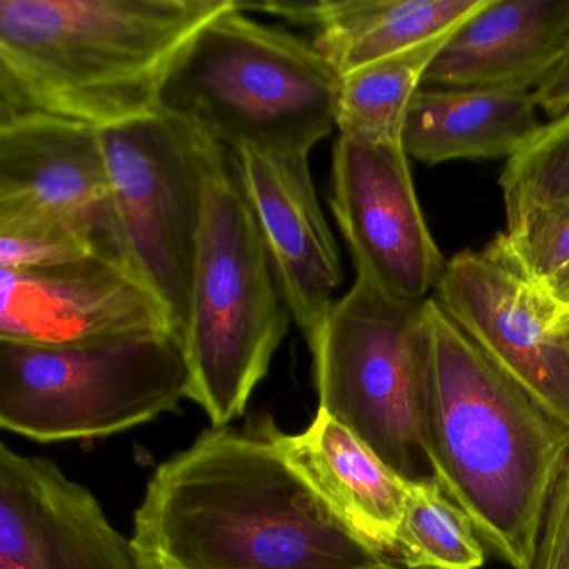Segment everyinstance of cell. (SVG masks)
<instances>
[{
    "instance_id": "6da1fadb",
    "label": "cell",
    "mask_w": 569,
    "mask_h": 569,
    "mask_svg": "<svg viewBox=\"0 0 569 569\" xmlns=\"http://www.w3.org/2000/svg\"><path fill=\"white\" fill-rule=\"evenodd\" d=\"M149 569H372L348 526L259 431L206 429L158 466L134 512Z\"/></svg>"
},
{
    "instance_id": "7a4b0ae2",
    "label": "cell",
    "mask_w": 569,
    "mask_h": 569,
    "mask_svg": "<svg viewBox=\"0 0 569 569\" xmlns=\"http://www.w3.org/2000/svg\"><path fill=\"white\" fill-rule=\"evenodd\" d=\"M426 455L432 479L482 545L531 569L549 496L569 456V426L546 411L426 299Z\"/></svg>"
},
{
    "instance_id": "3957f363",
    "label": "cell",
    "mask_w": 569,
    "mask_h": 569,
    "mask_svg": "<svg viewBox=\"0 0 569 569\" xmlns=\"http://www.w3.org/2000/svg\"><path fill=\"white\" fill-rule=\"evenodd\" d=\"M234 0H0V124L158 112L169 69Z\"/></svg>"
},
{
    "instance_id": "277c9868",
    "label": "cell",
    "mask_w": 569,
    "mask_h": 569,
    "mask_svg": "<svg viewBox=\"0 0 569 569\" xmlns=\"http://www.w3.org/2000/svg\"><path fill=\"white\" fill-rule=\"evenodd\" d=\"M339 84L312 41L256 21L234 0L182 49L158 112L229 151L309 156L335 131Z\"/></svg>"
},
{
    "instance_id": "5b68a950",
    "label": "cell",
    "mask_w": 569,
    "mask_h": 569,
    "mask_svg": "<svg viewBox=\"0 0 569 569\" xmlns=\"http://www.w3.org/2000/svg\"><path fill=\"white\" fill-rule=\"evenodd\" d=\"M291 319L231 151L209 139L201 229L179 339L188 398L204 409L212 428L244 415Z\"/></svg>"
},
{
    "instance_id": "8992f818",
    "label": "cell",
    "mask_w": 569,
    "mask_h": 569,
    "mask_svg": "<svg viewBox=\"0 0 569 569\" xmlns=\"http://www.w3.org/2000/svg\"><path fill=\"white\" fill-rule=\"evenodd\" d=\"M188 391L172 331L66 346L0 341V425L34 441L119 435L176 411Z\"/></svg>"
},
{
    "instance_id": "52a82bcc",
    "label": "cell",
    "mask_w": 569,
    "mask_h": 569,
    "mask_svg": "<svg viewBox=\"0 0 569 569\" xmlns=\"http://www.w3.org/2000/svg\"><path fill=\"white\" fill-rule=\"evenodd\" d=\"M306 341L318 409L406 481L432 479L425 438L426 301H399L356 278Z\"/></svg>"
},
{
    "instance_id": "ba28073f",
    "label": "cell",
    "mask_w": 569,
    "mask_h": 569,
    "mask_svg": "<svg viewBox=\"0 0 569 569\" xmlns=\"http://www.w3.org/2000/svg\"><path fill=\"white\" fill-rule=\"evenodd\" d=\"M126 261L181 335L204 206L209 139L161 112L101 129Z\"/></svg>"
},
{
    "instance_id": "9c48e42d",
    "label": "cell",
    "mask_w": 569,
    "mask_h": 569,
    "mask_svg": "<svg viewBox=\"0 0 569 569\" xmlns=\"http://www.w3.org/2000/svg\"><path fill=\"white\" fill-rule=\"evenodd\" d=\"M0 234L72 239L128 266L101 129L51 118L0 124Z\"/></svg>"
},
{
    "instance_id": "30bf717a",
    "label": "cell",
    "mask_w": 569,
    "mask_h": 569,
    "mask_svg": "<svg viewBox=\"0 0 569 569\" xmlns=\"http://www.w3.org/2000/svg\"><path fill=\"white\" fill-rule=\"evenodd\" d=\"M329 206L358 279L408 302L438 288L448 261L426 224L402 144L339 136Z\"/></svg>"
},
{
    "instance_id": "8fae6325",
    "label": "cell",
    "mask_w": 569,
    "mask_h": 569,
    "mask_svg": "<svg viewBox=\"0 0 569 569\" xmlns=\"http://www.w3.org/2000/svg\"><path fill=\"white\" fill-rule=\"evenodd\" d=\"M0 569H149L54 461L0 445Z\"/></svg>"
},
{
    "instance_id": "7c38bea8",
    "label": "cell",
    "mask_w": 569,
    "mask_h": 569,
    "mask_svg": "<svg viewBox=\"0 0 569 569\" xmlns=\"http://www.w3.org/2000/svg\"><path fill=\"white\" fill-rule=\"evenodd\" d=\"M0 286V341L66 346L131 332H176L154 292L131 268L104 256L2 269Z\"/></svg>"
},
{
    "instance_id": "4fadbf2b",
    "label": "cell",
    "mask_w": 569,
    "mask_h": 569,
    "mask_svg": "<svg viewBox=\"0 0 569 569\" xmlns=\"http://www.w3.org/2000/svg\"><path fill=\"white\" fill-rule=\"evenodd\" d=\"M436 292L482 355L569 426V341L549 329L532 286L485 251H462Z\"/></svg>"
},
{
    "instance_id": "5bb4252c",
    "label": "cell",
    "mask_w": 569,
    "mask_h": 569,
    "mask_svg": "<svg viewBox=\"0 0 569 569\" xmlns=\"http://www.w3.org/2000/svg\"><path fill=\"white\" fill-rule=\"evenodd\" d=\"M231 156L292 319L306 336L328 315L345 278L309 156L252 148L234 149Z\"/></svg>"
},
{
    "instance_id": "9a60e30c",
    "label": "cell",
    "mask_w": 569,
    "mask_h": 569,
    "mask_svg": "<svg viewBox=\"0 0 569 569\" xmlns=\"http://www.w3.org/2000/svg\"><path fill=\"white\" fill-rule=\"evenodd\" d=\"M258 431L352 535L382 555L396 551L408 481L351 429L318 409L311 425L298 435L279 431L272 421H262Z\"/></svg>"
},
{
    "instance_id": "2e32d148",
    "label": "cell",
    "mask_w": 569,
    "mask_h": 569,
    "mask_svg": "<svg viewBox=\"0 0 569 569\" xmlns=\"http://www.w3.org/2000/svg\"><path fill=\"white\" fill-rule=\"evenodd\" d=\"M569 44V0H486L449 36L425 82L535 91Z\"/></svg>"
},
{
    "instance_id": "e0dca14e",
    "label": "cell",
    "mask_w": 569,
    "mask_h": 569,
    "mask_svg": "<svg viewBox=\"0 0 569 569\" xmlns=\"http://www.w3.org/2000/svg\"><path fill=\"white\" fill-rule=\"evenodd\" d=\"M486 0H321L241 2L311 29L312 44L339 78L431 41L461 24Z\"/></svg>"
},
{
    "instance_id": "ac0fdd59",
    "label": "cell",
    "mask_w": 569,
    "mask_h": 569,
    "mask_svg": "<svg viewBox=\"0 0 569 569\" xmlns=\"http://www.w3.org/2000/svg\"><path fill=\"white\" fill-rule=\"evenodd\" d=\"M532 91L429 89L406 116L402 148L425 164L518 154L541 129Z\"/></svg>"
},
{
    "instance_id": "d6986e66",
    "label": "cell",
    "mask_w": 569,
    "mask_h": 569,
    "mask_svg": "<svg viewBox=\"0 0 569 569\" xmlns=\"http://www.w3.org/2000/svg\"><path fill=\"white\" fill-rule=\"evenodd\" d=\"M455 29L341 78L336 102L339 136L402 144L409 108Z\"/></svg>"
},
{
    "instance_id": "ffe728a7",
    "label": "cell",
    "mask_w": 569,
    "mask_h": 569,
    "mask_svg": "<svg viewBox=\"0 0 569 569\" xmlns=\"http://www.w3.org/2000/svg\"><path fill=\"white\" fill-rule=\"evenodd\" d=\"M395 552L409 569H481L486 561L485 545L471 519L435 479L408 481Z\"/></svg>"
},
{
    "instance_id": "44dd1931",
    "label": "cell",
    "mask_w": 569,
    "mask_h": 569,
    "mask_svg": "<svg viewBox=\"0 0 569 569\" xmlns=\"http://www.w3.org/2000/svg\"><path fill=\"white\" fill-rule=\"evenodd\" d=\"M506 228L531 212L569 199V111L552 119L506 161L501 179Z\"/></svg>"
},
{
    "instance_id": "7402d4cb",
    "label": "cell",
    "mask_w": 569,
    "mask_h": 569,
    "mask_svg": "<svg viewBox=\"0 0 569 569\" xmlns=\"http://www.w3.org/2000/svg\"><path fill=\"white\" fill-rule=\"evenodd\" d=\"M485 252L529 284L548 281L569 264V199L545 206L506 228Z\"/></svg>"
},
{
    "instance_id": "603a6c76",
    "label": "cell",
    "mask_w": 569,
    "mask_h": 569,
    "mask_svg": "<svg viewBox=\"0 0 569 569\" xmlns=\"http://www.w3.org/2000/svg\"><path fill=\"white\" fill-rule=\"evenodd\" d=\"M531 569H569V456L549 496Z\"/></svg>"
},
{
    "instance_id": "cb8c5ba5",
    "label": "cell",
    "mask_w": 569,
    "mask_h": 569,
    "mask_svg": "<svg viewBox=\"0 0 569 569\" xmlns=\"http://www.w3.org/2000/svg\"><path fill=\"white\" fill-rule=\"evenodd\" d=\"M549 329L569 341V264L542 284H531Z\"/></svg>"
},
{
    "instance_id": "d4e9b609",
    "label": "cell",
    "mask_w": 569,
    "mask_h": 569,
    "mask_svg": "<svg viewBox=\"0 0 569 569\" xmlns=\"http://www.w3.org/2000/svg\"><path fill=\"white\" fill-rule=\"evenodd\" d=\"M536 104L549 118H559L569 111V44L548 78L532 91Z\"/></svg>"
},
{
    "instance_id": "484cf974",
    "label": "cell",
    "mask_w": 569,
    "mask_h": 569,
    "mask_svg": "<svg viewBox=\"0 0 569 569\" xmlns=\"http://www.w3.org/2000/svg\"><path fill=\"white\" fill-rule=\"evenodd\" d=\"M372 569H409L406 568V566H402L401 562L392 561L391 558L388 559V561L382 562V565L376 566V568Z\"/></svg>"
}]
</instances>
